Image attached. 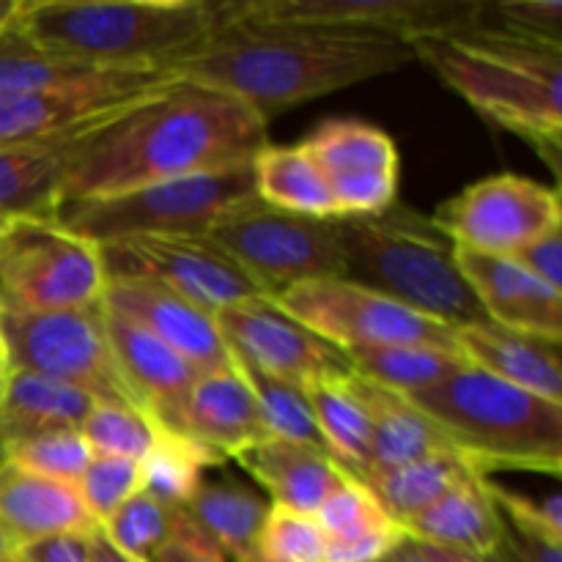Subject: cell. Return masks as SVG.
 <instances>
[{"label": "cell", "instance_id": "44", "mask_svg": "<svg viewBox=\"0 0 562 562\" xmlns=\"http://www.w3.org/2000/svg\"><path fill=\"white\" fill-rule=\"evenodd\" d=\"M406 538L404 527L390 521L371 532L351 538H327L324 562H382Z\"/></svg>", "mask_w": 562, "mask_h": 562}, {"label": "cell", "instance_id": "40", "mask_svg": "<svg viewBox=\"0 0 562 562\" xmlns=\"http://www.w3.org/2000/svg\"><path fill=\"white\" fill-rule=\"evenodd\" d=\"M475 25L562 49L560 0H481Z\"/></svg>", "mask_w": 562, "mask_h": 562}, {"label": "cell", "instance_id": "58", "mask_svg": "<svg viewBox=\"0 0 562 562\" xmlns=\"http://www.w3.org/2000/svg\"><path fill=\"white\" fill-rule=\"evenodd\" d=\"M5 562H20V560H16V554H14V558H11V560H5Z\"/></svg>", "mask_w": 562, "mask_h": 562}, {"label": "cell", "instance_id": "31", "mask_svg": "<svg viewBox=\"0 0 562 562\" xmlns=\"http://www.w3.org/2000/svg\"><path fill=\"white\" fill-rule=\"evenodd\" d=\"M313 420L333 459L351 477L362 470L371 448V406L362 395L360 376L318 379L305 387Z\"/></svg>", "mask_w": 562, "mask_h": 562}, {"label": "cell", "instance_id": "50", "mask_svg": "<svg viewBox=\"0 0 562 562\" xmlns=\"http://www.w3.org/2000/svg\"><path fill=\"white\" fill-rule=\"evenodd\" d=\"M91 562H137V560L126 558L124 552H119V549L104 538V532L97 527V530L91 532Z\"/></svg>", "mask_w": 562, "mask_h": 562}, {"label": "cell", "instance_id": "11", "mask_svg": "<svg viewBox=\"0 0 562 562\" xmlns=\"http://www.w3.org/2000/svg\"><path fill=\"white\" fill-rule=\"evenodd\" d=\"M272 305L340 351L404 344L459 349L453 327L344 278L291 285Z\"/></svg>", "mask_w": 562, "mask_h": 562}, {"label": "cell", "instance_id": "37", "mask_svg": "<svg viewBox=\"0 0 562 562\" xmlns=\"http://www.w3.org/2000/svg\"><path fill=\"white\" fill-rule=\"evenodd\" d=\"M181 514L184 510L168 508L159 499H154L151 494L140 492L132 499H126L110 519H104L99 530L126 558L148 562L151 554L173 536V530L181 521Z\"/></svg>", "mask_w": 562, "mask_h": 562}, {"label": "cell", "instance_id": "1", "mask_svg": "<svg viewBox=\"0 0 562 562\" xmlns=\"http://www.w3.org/2000/svg\"><path fill=\"white\" fill-rule=\"evenodd\" d=\"M267 124L239 99L179 80L77 143L60 206L250 165L269 146Z\"/></svg>", "mask_w": 562, "mask_h": 562}, {"label": "cell", "instance_id": "2", "mask_svg": "<svg viewBox=\"0 0 562 562\" xmlns=\"http://www.w3.org/2000/svg\"><path fill=\"white\" fill-rule=\"evenodd\" d=\"M415 60L398 36L236 20L168 66L179 80L239 99L263 121L294 104L373 80Z\"/></svg>", "mask_w": 562, "mask_h": 562}, {"label": "cell", "instance_id": "52", "mask_svg": "<svg viewBox=\"0 0 562 562\" xmlns=\"http://www.w3.org/2000/svg\"><path fill=\"white\" fill-rule=\"evenodd\" d=\"M22 5H25V0H0V27L9 25L20 14Z\"/></svg>", "mask_w": 562, "mask_h": 562}, {"label": "cell", "instance_id": "55", "mask_svg": "<svg viewBox=\"0 0 562 562\" xmlns=\"http://www.w3.org/2000/svg\"><path fill=\"white\" fill-rule=\"evenodd\" d=\"M0 362H9V355H5V340H3V327H0Z\"/></svg>", "mask_w": 562, "mask_h": 562}, {"label": "cell", "instance_id": "36", "mask_svg": "<svg viewBox=\"0 0 562 562\" xmlns=\"http://www.w3.org/2000/svg\"><path fill=\"white\" fill-rule=\"evenodd\" d=\"M231 360H234V366L239 368L241 379H245L247 387H250L269 437L289 439V442H300V445H307V448H316V450H324V453H329L322 434H318L316 420H313V412H311V404H307L305 390L285 382V379L269 376V373H263L261 368L250 366V362L241 360V357L236 355H231Z\"/></svg>", "mask_w": 562, "mask_h": 562}, {"label": "cell", "instance_id": "57", "mask_svg": "<svg viewBox=\"0 0 562 562\" xmlns=\"http://www.w3.org/2000/svg\"><path fill=\"white\" fill-rule=\"evenodd\" d=\"M247 562H274V560L263 558V554H261V552H258V554H256V558H250V560H247Z\"/></svg>", "mask_w": 562, "mask_h": 562}, {"label": "cell", "instance_id": "27", "mask_svg": "<svg viewBox=\"0 0 562 562\" xmlns=\"http://www.w3.org/2000/svg\"><path fill=\"white\" fill-rule=\"evenodd\" d=\"M82 137L0 148V214L11 220H53L60 206L64 176Z\"/></svg>", "mask_w": 562, "mask_h": 562}, {"label": "cell", "instance_id": "7", "mask_svg": "<svg viewBox=\"0 0 562 562\" xmlns=\"http://www.w3.org/2000/svg\"><path fill=\"white\" fill-rule=\"evenodd\" d=\"M250 165L66 203L53 220L93 245L132 236H209L228 214L258 201Z\"/></svg>", "mask_w": 562, "mask_h": 562}, {"label": "cell", "instance_id": "21", "mask_svg": "<svg viewBox=\"0 0 562 562\" xmlns=\"http://www.w3.org/2000/svg\"><path fill=\"white\" fill-rule=\"evenodd\" d=\"M231 461L250 472L252 481L263 486L272 505L316 516L324 499L349 481V472L329 453L289 439L269 437L239 450Z\"/></svg>", "mask_w": 562, "mask_h": 562}, {"label": "cell", "instance_id": "46", "mask_svg": "<svg viewBox=\"0 0 562 562\" xmlns=\"http://www.w3.org/2000/svg\"><path fill=\"white\" fill-rule=\"evenodd\" d=\"M497 558L503 562H562V541L503 521Z\"/></svg>", "mask_w": 562, "mask_h": 562}, {"label": "cell", "instance_id": "14", "mask_svg": "<svg viewBox=\"0 0 562 562\" xmlns=\"http://www.w3.org/2000/svg\"><path fill=\"white\" fill-rule=\"evenodd\" d=\"M431 220L456 247L510 258L538 236L562 228V209L554 187L499 173L439 203Z\"/></svg>", "mask_w": 562, "mask_h": 562}, {"label": "cell", "instance_id": "53", "mask_svg": "<svg viewBox=\"0 0 562 562\" xmlns=\"http://www.w3.org/2000/svg\"><path fill=\"white\" fill-rule=\"evenodd\" d=\"M16 554V549H14V543H11V538H9V532H5V527H3V521H0V562H5V560H11Z\"/></svg>", "mask_w": 562, "mask_h": 562}, {"label": "cell", "instance_id": "23", "mask_svg": "<svg viewBox=\"0 0 562 562\" xmlns=\"http://www.w3.org/2000/svg\"><path fill=\"white\" fill-rule=\"evenodd\" d=\"M0 521L14 549L64 532H91L97 521L75 483L33 475L0 456Z\"/></svg>", "mask_w": 562, "mask_h": 562}, {"label": "cell", "instance_id": "13", "mask_svg": "<svg viewBox=\"0 0 562 562\" xmlns=\"http://www.w3.org/2000/svg\"><path fill=\"white\" fill-rule=\"evenodd\" d=\"M97 247L104 280H151L212 313L269 300L267 291L209 236H132Z\"/></svg>", "mask_w": 562, "mask_h": 562}, {"label": "cell", "instance_id": "38", "mask_svg": "<svg viewBox=\"0 0 562 562\" xmlns=\"http://www.w3.org/2000/svg\"><path fill=\"white\" fill-rule=\"evenodd\" d=\"M9 464L33 475L53 477V481L75 483L82 477L86 467L91 464L93 450L88 448L80 428H58V431L33 434V437L14 439L0 448Z\"/></svg>", "mask_w": 562, "mask_h": 562}, {"label": "cell", "instance_id": "20", "mask_svg": "<svg viewBox=\"0 0 562 562\" xmlns=\"http://www.w3.org/2000/svg\"><path fill=\"white\" fill-rule=\"evenodd\" d=\"M102 311L115 362H119L137 404L165 431L181 434L187 398H190L201 371L192 362H187L179 351L170 349L168 344L137 327L135 322L108 311L104 305Z\"/></svg>", "mask_w": 562, "mask_h": 562}, {"label": "cell", "instance_id": "15", "mask_svg": "<svg viewBox=\"0 0 562 562\" xmlns=\"http://www.w3.org/2000/svg\"><path fill=\"white\" fill-rule=\"evenodd\" d=\"M481 0H241L239 20L371 31L415 44L472 25Z\"/></svg>", "mask_w": 562, "mask_h": 562}, {"label": "cell", "instance_id": "12", "mask_svg": "<svg viewBox=\"0 0 562 562\" xmlns=\"http://www.w3.org/2000/svg\"><path fill=\"white\" fill-rule=\"evenodd\" d=\"M179 77L168 66L113 69L66 86L0 99V148L88 135Z\"/></svg>", "mask_w": 562, "mask_h": 562}, {"label": "cell", "instance_id": "51", "mask_svg": "<svg viewBox=\"0 0 562 562\" xmlns=\"http://www.w3.org/2000/svg\"><path fill=\"white\" fill-rule=\"evenodd\" d=\"M431 549L434 560L437 562H503L497 554H488V558H472V554H459V552H445V549Z\"/></svg>", "mask_w": 562, "mask_h": 562}, {"label": "cell", "instance_id": "30", "mask_svg": "<svg viewBox=\"0 0 562 562\" xmlns=\"http://www.w3.org/2000/svg\"><path fill=\"white\" fill-rule=\"evenodd\" d=\"M252 184L258 201L302 217L335 220L333 190L316 159L300 146H267L252 159Z\"/></svg>", "mask_w": 562, "mask_h": 562}, {"label": "cell", "instance_id": "49", "mask_svg": "<svg viewBox=\"0 0 562 562\" xmlns=\"http://www.w3.org/2000/svg\"><path fill=\"white\" fill-rule=\"evenodd\" d=\"M382 562H437V560H434L431 549H428L426 543H417L412 541V538H404V541H401Z\"/></svg>", "mask_w": 562, "mask_h": 562}, {"label": "cell", "instance_id": "43", "mask_svg": "<svg viewBox=\"0 0 562 562\" xmlns=\"http://www.w3.org/2000/svg\"><path fill=\"white\" fill-rule=\"evenodd\" d=\"M316 521L324 538H351L390 525L393 519L384 514L376 497L360 481L349 477L344 486H338L324 499L322 508L316 510Z\"/></svg>", "mask_w": 562, "mask_h": 562}, {"label": "cell", "instance_id": "5", "mask_svg": "<svg viewBox=\"0 0 562 562\" xmlns=\"http://www.w3.org/2000/svg\"><path fill=\"white\" fill-rule=\"evenodd\" d=\"M483 477L494 470L562 472V404L475 366L406 395Z\"/></svg>", "mask_w": 562, "mask_h": 562}, {"label": "cell", "instance_id": "8", "mask_svg": "<svg viewBox=\"0 0 562 562\" xmlns=\"http://www.w3.org/2000/svg\"><path fill=\"white\" fill-rule=\"evenodd\" d=\"M99 247L55 220H11L0 234V313L93 307L104 294Z\"/></svg>", "mask_w": 562, "mask_h": 562}, {"label": "cell", "instance_id": "39", "mask_svg": "<svg viewBox=\"0 0 562 562\" xmlns=\"http://www.w3.org/2000/svg\"><path fill=\"white\" fill-rule=\"evenodd\" d=\"M162 431L151 415L124 404H93L80 426L93 456H124L135 461L146 459Z\"/></svg>", "mask_w": 562, "mask_h": 562}, {"label": "cell", "instance_id": "26", "mask_svg": "<svg viewBox=\"0 0 562 562\" xmlns=\"http://www.w3.org/2000/svg\"><path fill=\"white\" fill-rule=\"evenodd\" d=\"M360 387L371 406V448L355 481H366L426 456L456 453L445 434L406 395L379 387L362 376Z\"/></svg>", "mask_w": 562, "mask_h": 562}, {"label": "cell", "instance_id": "32", "mask_svg": "<svg viewBox=\"0 0 562 562\" xmlns=\"http://www.w3.org/2000/svg\"><path fill=\"white\" fill-rule=\"evenodd\" d=\"M475 475L481 472L467 464L459 453H437L401 464L395 470L379 472L360 483L376 497V503L395 525H404L412 516L423 514L428 505L437 503L450 488Z\"/></svg>", "mask_w": 562, "mask_h": 562}, {"label": "cell", "instance_id": "41", "mask_svg": "<svg viewBox=\"0 0 562 562\" xmlns=\"http://www.w3.org/2000/svg\"><path fill=\"white\" fill-rule=\"evenodd\" d=\"M77 492L91 519L102 525L126 499L143 492L140 461L124 456H93L77 481Z\"/></svg>", "mask_w": 562, "mask_h": 562}, {"label": "cell", "instance_id": "24", "mask_svg": "<svg viewBox=\"0 0 562 562\" xmlns=\"http://www.w3.org/2000/svg\"><path fill=\"white\" fill-rule=\"evenodd\" d=\"M456 346L470 366L552 404H562L560 344L486 322L456 329Z\"/></svg>", "mask_w": 562, "mask_h": 562}, {"label": "cell", "instance_id": "19", "mask_svg": "<svg viewBox=\"0 0 562 562\" xmlns=\"http://www.w3.org/2000/svg\"><path fill=\"white\" fill-rule=\"evenodd\" d=\"M456 267L492 324L532 338L560 344L562 294L527 272L508 256L456 247Z\"/></svg>", "mask_w": 562, "mask_h": 562}, {"label": "cell", "instance_id": "17", "mask_svg": "<svg viewBox=\"0 0 562 562\" xmlns=\"http://www.w3.org/2000/svg\"><path fill=\"white\" fill-rule=\"evenodd\" d=\"M302 148L327 176L338 217L384 212L398 198V148L379 126L357 119L324 121Z\"/></svg>", "mask_w": 562, "mask_h": 562}, {"label": "cell", "instance_id": "18", "mask_svg": "<svg viewBox=\"0 0 562 562\" xmlns=\"http://www.w3.org/2000/svg\"><path fill=\"white\" fill-rule=\"evenodd\" d=\"M102 305L168 344L201 373L231 366V351L214 313L168 285L151 280H108Z\"/></svg>", "mask_w": 562, "mask_h": 562}, {"label": "cell", "instance_id": "35", "mask_svg": "<svg viewBox=\"0 0 562 562\" xmlns=\"http://www.w3.org/2000/svg\"><path fill=\"white\" fill-rule=\"evenodd\" d=\"M225 461L228 459L184 434L162 431L157 445L140 461L143 492L151 494L168 508L184 510L209 470L223 467Z\"/></svg>", "mask_w": 562, "mask_h": 562}, {"label": "cell", "instance_id": "22", "mask_svg": "<svg viewBox=\"0 0 562 562\" xmlns=\"http://www.w3.org/2000/svg\"><path fill=\"white\" fill-rule=\"evenodd\" d=\"M181 434L223 459H234L239 450L269 439L256 398L234 360L223 371L198 376L181 417Z\"/></svg>", "mask_w": 562, "mask_h": 562}, {"label": "cell", "instance_id": "6", "mask_svg": "<svg viewBox=\"0 0 562 562\" xmlns=\"http://www.w3.org/2000/svg\"><path fill=\"white\" fill-rule=\"evenodd\" d=\"M338 231L344 280L379 291L453 329L488 322L456 267V245L428 214L395 201L384 212L338 217Z\"/></svg>", "mask_w": 562, "mask_h": 562}, {"label": "cell", "instance_id": "34", "mask_svg": "<svg viewBox=\"0 0 562 562\" xmlns=\"http://www.w3.org/2000/svg\"><path fill=\"white\" fill-rule=\"evenodd\" d=\"M16 16L9 25L0 27V99L22 97V93L44 91V88L66 86V82L102 75V71H113L82 64V60L75 58H64V55L38 47L22 31Z\"/></svg>", "mask_w": 562, "mask_h": 562}, {"label": "cell", "instance_id": "56", "mask_svg": "<svg viewBox=\"0 0 562 562\" xmlns=\"http://www.w3.org/2000/svg\"><path fill=\"white\" fill-rule=\"evenodd\" d=\"M9 223H11V217H5V214H0V234H3V231L9 228Z\"/></svg>", "mask_w": 562, "mask_h": 562}, {"label": "cell", "instance_id": "10", "mask_svg": "<svg viewBox=\"0 0 562 562\" xmlns=\"http://www.w3.org/2000/svg\"><path fill=\"white\" fill-rule=\"evenodd\" d=\"M272 300L291 285L344 278L338 217L280 212L261 201L228 214L209 234Z\"/></svg>", "mask_w": 562, "mask_h": 562}, {"label": "cell", "instance_id": "29", "mask_svg": "<svg viewBox=\"0 0 562 562\" xmlns=\"http://www.w3.org/2000/svg\"><path fill=\"white\" fill-rule=\"evenodd\" d=\"M93 404L86 390L31 371H11L0 406V448L33 434L80 428Z\"/></svg>", "mask_w": 562, "mask_h": 562}, {"label": "cell", "instance_id": "42", "mask_svg": "<svg viewBox=\"0 0 562 562\" xmlns=\"http://www.w3.org/2000/svg\"><path fill=\"white\" fill-rule=\"evenodd\" d=\"M324 538L316 516L272 505L263 521L258 552L274 562H324Z\"/></svg>", "mask_w": 562, "mask_h": 562}, {"label": "cell", "instance_id": "47", "mask_svg": "<svg viewBox=\"0 0 562 562\" xmlns=\"http://www.w3.org/2000/svg\"><path fill=\"white\" fill-rule=\"evenodd\" d=\"M562 228L549 231V234L538 236L536 241H530L527 247H521L516 256H510L514 261H519L521 267L530 274H536L538 280L549 285V289L560 291L562 289Z\"/></svg>", "mask_w": 562, "mask_h": 562}, {"label": "cell", "instance_id": "48", "mask_svg": "<svg viewBox=\"0 0 562 562\" xmlns=\"http://www.w3.org/2000/svg\"><path fill=\"white\" fill-rule=\"evenodd\" d=\"M93 532V530H91ZM91 532H64L16 549L20 562H91Z\"/></svg>", "mask_w": 562, "mask_h": 562}, {"label": "cell", "instance_id": "9", "mask_svg": "<svg viewBox=\"0 0 562 562\" xmlns=\"http://www.w3.org/2000/svg\"><path fill=\"white\" fill-rule=\"evenodd\" d=\"M0 327L11 371H31L71 384L86 390L97 404L143 409L115 362L102 302L77 311L0 313Z\"/></svg>", "mask_w": 562, "mask_h": 562}, {"label": "cell", "instance_id": "28", "mask_svg": "<svg viewBox=\"0 0 562 562\" xmlns=\"http://www.w3.org/2000/svg\"><path fill=\"white\" fill-rule=\"evenodd\" d=\"M269 508L272 503L247 483L206 475L184 510L203 536L223 549L225 558L247 562L258 554V538Z\"/></svg>", "mask_w": 562, "mask_h": 562}, {"label": "cell", "instance_id": "33", "mask_svg": "<svg viewBox=\"0 0 562 562\" xmlns=\"http://www.w3.org/2000/svg\"><path fill=\"white\" fill-rule=\"evenodd\" d=\"M346 357H349L357 376L401 395L431 387V384L448 379L450 373L470 366L459 349H439V346L423 344L355 349L346 351Z\"/></svg>", "mask_w": 562, "mask_h": 562}, {"label": "cell", "instance_id": "25", "mask_svg": "<svg viewBox=\"0 0 562 562\" xmlns=\"http://www.w3.org/2000/svg\"><path fill=\"white\" fill-rule=\"evenodd\" d=\"M406 538L445 552L488 558L497 554L503 521L488 497V477L475 475L404 521Z\"/></svg>", "mask_w": 562, "mask_h": 562}, {"label": "cell", "instance_id": "54", "mask_svg": "<svg viewBox=\"0 0 562 562\" xmlns=\"http://www.w3.org/2000/svg\"><path fill=\"white\" fill-rule=\"evenodd\" d=\"M9 376H11L9 362H0V406H3L5 390H9Z\"/></svg>", "mask_w": 562, "mask_h": 562}, {"label": "cell", "instance_id": "45", "mask_svg": "<svg viewBox=\"0 0 562 562\" xmlns=\"http://www.w3.org/2000/svg\"><path fill=\"white\" fill-rule=\"evenodd\" d=\"M148 562H228V558L212 538L203 536L201 527L184 510L173 536L151 554Z\"/></svg>", "mask_w": 562, "mask_h": 562}, {"label": "cell", "instance_id": "3", "mask_svg": "<svg viewBox=\"0 0 562 562\" xmlns=\"http://www.w3.org/2000/svg\"><path fill=\"white\" fill-rule=\"evenodd\" d=\"M439 80L464 97L483 119L525 137L560 173L562 49L525 42L483 25L426 36L412 44Z\"/></svg>", "mask_w": 562, "mask_h": 562}, {"label": "cell", "instance_id": "16", "mask_svg": "<svg viewBox=\"0 0 562 562\" xmlns=\"http://www.w3.org/2000/svg\"><path fill=\"white\" fill-rule=\"evenodd\" d=\"M214 318L231 355L302 390L318 379L355 373L346 351L335 349L333 344L285 316L272 305V300L223 307L214 313Z\"/></svg>", "mask_w": 562, "mask_h": 562}, {"label": "cell", "instance_id": "4", "mask_svg": "<svg viewBox=\"0 0 562 562\" xmlns=\"http://www.w3.org/2000/svg\"><path fill=\"white\" fill-rule=\"evenodd\" d=\"M241 0H25L38 47L99 69L170 66L239 20Z\"/></svg>", "mask_w": 562, "mask_h": 562}]
</instances>
